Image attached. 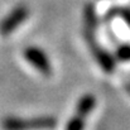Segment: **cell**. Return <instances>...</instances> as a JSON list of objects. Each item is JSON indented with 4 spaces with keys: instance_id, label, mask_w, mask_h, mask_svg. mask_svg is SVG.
Returning <instances> with one entry per match:
<instances>
[{
    "instance_id": "obj_7",
    "label": "cell",
    "mask_w": 130,
    "mask_h": 130,
    "mask_svg": "<svg viewBox=\"0 0 130 130\" xmlns=\"http://www.w3.org/2000/svg\"><path fill=\"white\" fill-rule=\"evenodd\" d=\"M85 119H86V118L75 114V115L67 121L64 130H85V126H86V120H85Z\"/></svg>"
},
{
    "instance_id": "obj_3",
    "label": "cell",
    "mask_w": 130,
    "mask_h": 130,
    "mask_svg": "<svg viewBox=\"0 0 130 130\" xmlns=\"http://www.w3.org/2000/svg\"><path fill=\"white\" fill-rule=\"evenodd\" d=\"M24 58L43 76H51L53 70H52V63L48 58V56L45 54L42 48L39 47H27L24 49Z\"/></svg>"
},
{
    "instance_id": "obj_4",
    "label": "cell",
    "mask_w": 130,
    "mask_h": 130,
    "mask_svg": "<svg viewBox=\"0 0 130 130\" xmlns=\"http://www.w3.org/2000/svg\"><path fill=\"white\" fill-rule=\"evenodd\" d=\"M29 15V9L25 5H17L0 23V34L8 36L23 24Z\"/></svg>"
},
{
    "instance_id": "obj_6",
    "label": "cell",
    "mask_w": 130,
    "mask_h": 130,
    "mask_svg": "<svg viewBox=\"0 0 130 130\" xmlns=\"http://www.w3.org/2000/svg\"><path fill=\"white\" fill-rule=\"evenodd\" d=\"M84 17H85V24H86V29L95 32L99 24V19L96 15V9L95 5L88 3L85 6V11H84Z\"/></svg>"
},
{
    "instance_id": "obj_1",
    "label": "cell",
    "mask_w": 130,
    "mask_h": 130,
    "mask_svg": "<svg viewBox=\"0 0 130 130\" xmlns=\"http://www.w3.org/2000/svg\"><path fill=\"white\" fill-rule=\"evenodd\" d=\"M4 130H49L57 126V119L49 115L36 118L6 116L1 121Z\"/></svg>"
},
{
    "instance_id": "obj_5",
    "label": "cell",
    "mask_w": 130,
    "mask_h": 130,
    "mask_svg": "<svg viewBox=\"0 0 130 130\" xmlns=\"http://www.w3.org/2000/svg\"><path fill=\"white\" fill-rule=\"evenodd\" d=\"M95 107H96V97L92 93H86L78 99L76 104V114L86 118L87 115H90L93 111Z\"/></svg>"
},
{
    "instance_id": "obj_9",
    "label": "cell",
    "mask_w": 130,
    "mask_h": 130,
    "mask_svg": "<svg viewBox=\"0 0 130 130\" xmlns=\"http://www.w3.org/2000/svg\"><path fill=\"white\" fill-rule=\"evenodd\" d=\"M115 15H120L124 22L130 27V9L128 8H114L112 10H110L107 13V17H115Z\"/></svg>"
},
{
    "instance_id": "obj_2",
    "label": "cell",
    "mask_w": 130,
    "mask_h": 130,
    "mask_svg": "<svg viewBox=\"0 0 130 130\" xmlns=\"http://www.w3.org/2000/svg\"><path fill=\"white\" fill-rule=\"evenodd\" d=\"M84 34H85L86 42L88 43L91 51H92V54H93L96 62L102 68V71L105 73H114L115 67H116V59H115V57L110 52H107L104 47H101L100 44L97 43V41L95 38V32L85 29V33Z\"/></svg>"
},
{
    "instance_id": "obj_10",
    "label": "cell",
    "mask_w": 130,
    "mask_h": 130,
    "mask_svg": "<svg viewBox=\"0 0 130 130\" xmlns=\"http://www.w3.org/2000/svg\"><path fill=\"white\" fill-rule=\"evenodd\" d=\"M125 91L128 92L130 95V82H128V84H125Z\"/></svg>"
},
{
    "instance_id": "obj_8",
    "label": "cell",
    "mask_w": 130,
    "mask_h": 130,
    "mask_svg": "<svg viewBox=\"0 0 130 130\" xmlns=\"http://www.w3.org/2000/svg\"><path fill=\"white\" fill-rule=\"evenodd\" d=\"M115 59L121 62H130V44L124 43L120 44L115 51Z\"/></svg>"
}]
</instances>
